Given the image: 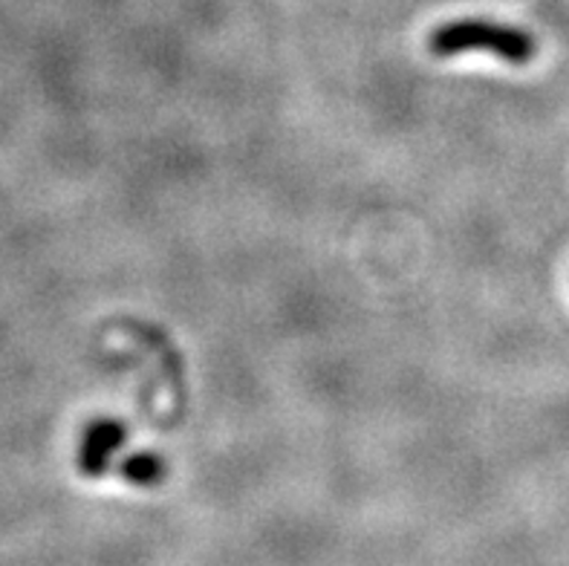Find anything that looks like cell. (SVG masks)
<instances>
[{
  "instance_id": "3957f363",
  "label": "cell",
  "mask_w": 569,
  "mask_h": 566,
  "mask_svg": "<svg viewBox=\"0 0 569 566\" xmlns=\"http://www.w3.org/2000/svg\"><path fill=\"white\" fill-rule=\"evenodd\" d=\"M119 474L122 480L139 488H153L168 477L166 459L157 451H133L119 463Z\"/></svg>"
},
{
  "instance_id": "7a4b0ae2",
  "label": "cell",
  "mask_w": 569,
  "mask_h": 566,
  "mask_svg": "<svg viewBox=\"0 0 569 566\" xmlns=\"http://www.w3.org/2000/svg\"><path fill=\"white\" fill-rule=\"evenodd\" d=\"M128 443V428L113 416H99L87 425L79 443V471L84 477H104L113 457Z\"/></svg>"
},
{
  "instance_id": "6da1fadb",
  "label": "cell",
  "mask_w": 569,
  "mask_h": 566,
  "mask_svg": "<svg viewBox=\"0 0 569 566\" xmlns=\"http://www.w3.org/2000/svg\"><path fill=\"white\" fill-rule=\"evenodd\" d=\"M428 50L437 58H455L462 52H489L506 64H529L538 56V41L527 29L509 23L466 18L437 27L428 38Z\"/></svg>"
}]
</instances>
